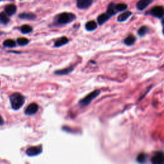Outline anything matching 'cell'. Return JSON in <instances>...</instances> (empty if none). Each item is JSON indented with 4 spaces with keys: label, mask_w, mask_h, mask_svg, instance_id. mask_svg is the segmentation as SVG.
Returning <instances> with one entry per match:
<instances>
[{
    "label": "cell",
    "mask_w": 164,
    "mask_h": 164,
    "mask_svg": "<svg viewBox=\"0 0 164 164\" xmlns=\"http://www.w3.org/2000/svg\"><path fill=\"white\" fill-rule=\"evenodd\" d=\"M10 104L14 110H17L23 107L25 102V98L20 93H14L10 96Z\"/></svg>",
    "instance_id": "6da1fadb"
},
{
    "label": "cell",
    "mask_w": 164,
    "mask_h": 164,
    "mask_svg": "<svg viewBox=\"0 0 164 164\" xmlns=\"http://www.w3.org/2000/svg\"><path fill=\"white\" fill-rule=\"evenodd\" d=\"M75 15L70 12H63L58 15L56 17V23L57 25H64L69 24L76 19Z\"/></svg>",
    "instance_id": "7a4b0ae2"
},
{
    "label": "cell",
    "mask_w": 164,
    "mask_h": 164,
    "mask_svg": "<svg viewBox=\"0 0 164 164\" xmlns=\"http://www.w3.org/2000/svg\"><path fill=\"white\" fill-rule=\"evenodd\" d=\"M100 93H101V90L99 89H97L91 92L89 94H88L87 96L85 97L83 99H81L80 102H79L81 107H85L86 106L89 105L92 100L94 99L96 97H98L100 94Z\"/></svg>",
    "instance_id": "3957f363"
},
{
    "label": "cell",
    "mask_w": 164,
    "mask_h": 164,
    "mask_svg": "<svg viewBox=\"0 0 164 164\" xmlns=\"http://www.w3.org/2000/svg\"><path fill=\"white\" fill-rule=\"evenodd\" d=\"M163 14L164 10L162 6H155V7L152 8L150 11L149 12V14L151 15L153 17L158 18V19H162Z\"/></svg>",
    "instance_id": "277c9868"
},
{
    "label": "cell",
    "mask_w": 164,
    "mask_h": 164,
    "mask_svg": "<svg viewBox=\"0 0 164 164\" xmlns=\"http://www.w3.org/2000/svg\"><path fill=\"white\" fill-rule=\"evenodd\" d=\"M42 152V149L41 145L39 146H33L29 147L26 150V154L29 156H35L40 154Z\"/></svg>",
    "instance_id": "5b68a950"
},
{
    "label": "cell",
    "mask_w": 164,
    "mask_h": 164,
    "mask_svg": "<svg viewBox=\"0 0 164 164\" xmlns=\"http://www.w3.org/2000/svg\"><path fill=\"white\" fill-rule=\"evenodd\" d=\"M93 3V0H77L76 6L79 9L85 10L89 8Z\"/></svg>",
    "instance_id": "8992f818"
},
{
    "label": "cell",
    "mask_w": 164,
    "mask_h": 164,
    "mask_svg": "<svg viewBox=\"0 0 164 164\" xmlns=\"http://www.w3.org/2000/svg\"><path fill=\"white\" fill-rule=\"evenodd\" d=\"M151 163L153 164H163L164 156L162 152H157L152 157Z\"/></svg>",
    "instance_id": "52a82bcc"
},
{
    "label": "cell",
    "mask_w": 164,
    "mask_h": 164,
    "mask_svg": "<svg viewBox=\"0 0 164 164\" xmlns=\"http://www.w3.org/2000/svg\"><path fill=\"white\" fill-rule=\"evenodd\" d=\"M39 110V106L36 103H31L30 104L25 111V113L27 115H32L35 114Z\"/></svg>",
    "instance_id": "ba28073f"
},
{
    "label": "cell",
    "mask_w": 164,
    "mask_h": 164,
    "mask_svg": "<svg viewBox=\"0 0 164 164\" xmlns=\"http://www.w3.org/2000/svg\"><path fill=\"white\" fill-rule=\"evenodd\" d=\"M153 3V0H140L136 3V8L140 11L145 10L149 5H150Z\"/></svg>",
    "instance_id": "9c48e42d"
},
{
    "label": "cell",
    "mask_w": 164,
    "mask_h": 164,
    "mask_svg": "<svg viewBox=\"0 0 164 164\" xmlns=\"http://www.w3.org/2000/svg\"><path fill=\"white\" fill-rule=\"evenodd\" d=\"M17 11V7L14 4H10L7 6H6L5 8V14L7 15L8 16H12L16 14Z\"/></svg>",
    "instance_id": "30bf717a"
},
{
    "label": "cell",
    "mask_w": 164,
    "mask_h": 164,
    "mask_svg": "<svg viewBox=\"0 0 164 164\" xmlns=\"http://www.w3.org/2000/svg\"><path fill=\"white\" fill-rule=\"evenodd\" d=\"M19 17L21 19L32 21L36 19L37 16L32 12H23L19 15Z\"/></svg>",
    "instance_id": "8fae6325"
},
{
    "label": "cell",
    "mask_w": 164,
    "mask_h": 164,
    "mask_svg": "<svg viewBox=\"0 0 164 164\" xmlns=\"http://www.w3.org/2000/svg\"><path fill=\"white\" fill-rule=\"evenodd\" d=\"M110 17L108 16L107 13L102 14L97 18V21H98V24L99 25H103V24H105L108 20L110 19Z\"/></svg>",
    "instance_id": "7c38bea8"
},
{
    "label": "cell",
    "mask_w": 164,
    "mask_h": 164,
    "mask_svg": "<svg viewBox=\"0 0 164 164\" xmlns=\"http://www.w3.org/2000/svg\"><path fill=\"white\" fill-rule=\"evenodd\" d=\"M132 15V12L131 11H126L124 12L121 14L117 17V21L120 23L124 22Z\"/></svg>",
    "instance_id": "4fadbf2b"
},
{
    "label": "cell",
    "mask_w": 164,
    "mask_h": 164,
    "mask_svg": "<svg viewBox=\"0 0 164 164\" xmlns=\"http://www.w3.org/2000/svg\"><path fill=\"white\" fill-rule=\"evenodd\" d=\"M68 42H69V39L68 38L66 37H60L59 39H57L55 42H54V46L56 48H59L67 44Z\"/></svg>",
    "instance_id": "5bb4252c"
},
{
    "label": "cell",
    "mask_w": 164,
    "mask_h": 164,
    "mask_svg": "<svg viewBox=\"0 0 164 164\" xmlns=\"http://www.w3.org/2000/svg\"><path fill=\"white\" fill-rule=\"evenodd\" d=\"M115 3H111L108 5L107 7V10L106 13H107L110 17L115 16V15L117 13V12L116 11V10H115Z\"/></svg>",
    "instance_id": "9a60e30c"
},
{
    "label": "cell",
    "mask_w": 164,
    "mask_h": 164,
    "mask_svg": "<svg viewBox=\"0 0 164 164\" xmlns=\"http://www.w3.org/2000/svg\"><path fill=\"white\" fill-rule=\"evenodd\" d=\"M97 27L98 25L94 21H90L85 24V29L89 32L94 31L97 28Z\"/></svg>",
    "instance_id": "2e32d148"
},
{
    "label": "cell",
    "mask_w": 164,
    "mask_h": 164,
    "mask_svg": "<svg viewBox=\"0 0 164 164\" xmlns=\"http://www.w3.org/2000/svg\"><path fill=\"white\" fill-rule=\"evenodd\" d=\"M135 41H136V37H135V36L133 35H130L129 36H127L125 39H124V43L126 45L131 46V45L135 44Z\"/></svg>",
    "instance_id": "e0dca14e"
},
{
    "label": "cell",
    "mask_w": 164,
    "mask_h": 164,
    "mask_svg": "<svg viewBox=\"0 0 164 164\" xmlns=\"http://www.w3.org/2000/svg\"><path fill=\"white\" fill-rule=\"evenodd\" d=\"M74 68H72V67H70V68H65L63 69H61V70H58V71H56L54 72V74H57V75H66L69 74L70 72H71L72 71H73Z\"/></svg>",
    "instance_id": "ac0fdd59"
},
{
    "label": "cell",
    "mask_w": 164,
    "mask_h": 164,
    "mask_svg": "<svg viewBox=\"0 0 164 164\" xmlns=\"http://www.w3.org/2000/svg\"><path fill=\"white\" fill-rule=\"evenodd\" d=\"M9 22H10V19L7 15L4 12L0 13V23L7 25Z\"/></svg>",
    "instance_id": "d6986e66"
},
{
    "label": "cell",
    "mask_w": 164,
    "mask_h": 164,
    "mask_svg": "<svg viewBox=\"0 0 164 164\" xmlns=\"http://www.w3.org/2000/svg\"><path fill=\"white\" fill-rule=\"evenodd\" d=\"M149 32V28L146 26H142L138 30V35L140 37H144Z\"/></svg>",
    "instance_id": "ffe728a7"
},
{
    "label": "cell",
    "mask_w": 164,
    "mask_h": 164,
    "mask_svg": "<svg viewBox=\"0 0 164 164\" xmlns=\"http://www.w3.org/2000/svg\"><path fill=\"white\" fill-rule=\"evenodd\" d=\"M32 31H33L32 27L30 26V25H25L21 27V32H22L23 34H28V33H31Z\"/></svg>",
    "instance_id": "44dd1931"
},
{
    "label": "cell",
    "mask_w": 164,
    "mask_h": 164,
    "mask_svg": "<svg viewBox=\"0 0 164 164\" xmlns=\"http://www.w3.org/2000/svg\"><path fill=\"white\" fill-rule=\"evenodd\" d=\"M115 8L117 12H123L126 10L127 5L125 3H118L115 5Z\"/></svg>",
    "instance_id": "7402d4cb"
},
{
    "label": "cell",
    "mask_w": 164,
    "mask_h": 164,
    "mask_svg": "<svg viewBox=\"0 0 164 164\" xmlns=\"http://www.w3.org/2000/svg\"><path fill=\"white\" fill-rule=\"evenodd\" d=\"M16 42L12 39H7L3 42V45L6 48H14L16 46Z\"/></svg>",
    "instance_id": "603a6c76"
},
{
    "label": "cell",
    "mask_w": 164,
    "mask_h": 164,
    "mask_svg": "<svg viewBox=\"0 0 164 164\" xmlns=\"http://www.w3.org/2000/svg\"><path fill=\"white\" fill-rule=\"evenodd\" d=\"M17 44H19V45H21V46H24V45H26L29 43V40L27 39L25 37H21L17 39Z\"/></svg>",
    "instance_id": "cb8c5ba5"
},
{
    "label": "cell",
    "mask_w": 164,
    "mask_h": 164,
    "mask_svg": "<svg viewBox=\"0 0 164 164\" xmlns=\"http://www.w3.org/2000/svg\"><path fill=\"white\" fill-rule=\"evenodd\" d=\"M136 160L139 163H143L146 162L147 160V155L145 154L144 153H141L136 158Z\"/></svg>",
    "instance_id": "d4e9b609"
},
{
    "label": "cell",
    "mask_w": 164,
    "mask_h": 164,
    "mask_svg": "<svg viewBox=\"0 0 164 164\" xmlns=\"http://www.w3.org/2000/svg\"><path fill=\"white\" fill-rule=\"evenodd\" d=\"M4 124V120L3 119V117L0 115V125H3Z\"/></svg>",
    "instance_id": "484cf974"
},
{
    "label": "cell",
    "mask_w": 164,
    "mask_h": 164,
    "mask_svg": "<svg viewBox=\"0 0 164 164\" xmlns=\"http://www.w3.org/2000/svg\"><path fill=\"white\" fill-rule=\"evenodd\" d=\"M0 1H1V0H0Z\"/></svg>",
    "instance_id": "4316f807"
}]
</instances>
